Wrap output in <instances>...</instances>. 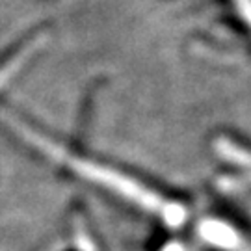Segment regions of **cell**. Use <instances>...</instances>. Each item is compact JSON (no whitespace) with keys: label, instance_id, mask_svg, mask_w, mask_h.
I'll return each instance as SVG.
<instances>
[{"label":"cell","instance_id":"1","mask_svg":"<svg viewBox=\"0 0 251 251\" xmlns=\"http://www.w3.org/2000/svg\"><path fill=\"white\" fill-rule=\"evenodd\" d=\"M9 123L15 126L26 140H30L36 147H39L45 154L56 158L58 162H62L63 166L71 168L73 171H76L84 179L91 180V182H97L100 186H106L108 190H114L116 194L130 199L136 205L144 206L145 210L158 212L162 220L170 225V227H179L186 220V208L182 205H179V203L164 201L160 196H156V194L149 192L144 186H140L138 182H134V180L125 177V175H119L117 171L108 170V168H102L99 164H93V162L82 160V158L73 156V154L65 152L63 149H60L58 145L50 144V142L43 140L39 134L32 132L25 125H19L17 121H13V119H9Z\"/></svg>","mask_w":251,"mask_h":251},{"label":"cell","instance_id":"2","mask_svg":"<svg viewBox=\"0 0 251 251\" xmlns=\"http://www.w3.org/2000/svg\"><path fill=\"white\" fill-rule=\"evenodd\" d=\"M199 234L203 240H206L216 248H222V250L233 251L240 246V238H238L236 231L224 222H218V220H205L199 225Z\"/></svg>","mask_w":251,"mask_h":251},{"label":"cell","instance_id":"3","mask_svg":"<svg viewBox=\"0 0 251 251\" xmlns=\"http://www.w3.org/2000/svg\"><path fill=\"white\" fill-rule=\"evenodd\" d=\"M162 251H184V250H182V246H180V244L173 242V244H168Z\"/></svg>","mask_w":251,"mask_h":251}]
</instances>
